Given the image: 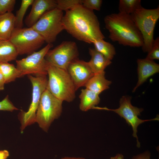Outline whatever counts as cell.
Wrapping results in <instances>:
<instances>
[{
    "label": "cell",
    "mask_w": 159,
    "mask_h": 159,
    "mask_svg": "<svg viewBox=\"0 0 159 159\" xmlns=\"http://www.w3.org/2000/svg\"><path fill=\"white\" fill-rule=\"evenodd\" d=\"M52 46V44H47L39 51L35 52L25 58L16 60V67L19 73L20 77L32 74L47 75V62L45 57Z\"/></svg>",
    "instance_id": "obj_9"
},
{
    "label": "cell",
    "mask_w": 159,
    "mask_h": 159,
    "mask_svg": "<svg viewBox=\"0 0 159 159\" xmlns=\"http://www.w3.org/2000/svg\"><path fill=\"white\" fill-rule=\"evenodd\" d=\"M28 77L32 86V100L27 112L22 111L19 115L21 132L26 126L35 122L37 110L42 95L47 89L48 82L47 75L29 74Z\"/></svg>",
    "instance_id": "obj_8"
},
{
    "label": "cell",
    "mask_w": 159,
    "mask_h": 159,
    "mask_svg": "<svg viewBox=\"0 0 159 159\" xmlns=\"http://www.w3.org/2000/svg\"><path fill=\"white\" fill-rule=\"evenodd\" d=\"M109 159H124V157L121 153H117L115 156L111 157Z\"/></svg>",
    "instance_id": "obj_32"
},
{
    "label": "cell",
    "mask_w": 159,
    "mask_h": 159,
    "mask_svg": "<svg viewBox=\"0 0 159 159\" xmlns=\"http://www.w3.org/2000/svg\"><path fill=\"white\" fill-rule=\"evenodd\" d=\"M48 75L47 89L62 101L71 102L75 98L74 84L67 71L47 62Z\"/></svg>",
    "instance_id": "obj_3"
},
{
    "label": "cell",
    "mask_w": 159,
    "mask_h": 159,
    "mask_svg": "<svg viewBox=\"0 0 159 159\" xmlns=\"http://www.w3.org/2000/svg\"><path fill=\"white\" fill-rule=\"evenodd\" d=\"M78 55L76 43L72 41H65L54 49H50L45 58L48 63L67 70L69 64L78 58Z\"/></svg>",
    "instance_id": "obj_11"
},
{
    "label": "cell",
    "mask_w": 159,
    "mask_h": 159,
    "mask_svg": "<svg viewBox=\"0 0 159 159\" xmlns=\"http://www.w3.org/2000/svg\"><path fill=\"white\" fill-rule=\"evenodd\" d=\"M130 15L142 34L143 42L142 49L148 52L154 41V31L159 19V7L148 9L142 7Z\"/></svg>",
    "instance_id": "obj_4"
},
{
    "label": "cell",
    "mask_w": 159,
    "mask_h": 159,
    "mask_svg": "<svg viewBox=\"0 0 159 159\" xmlns=\"http://www.w3.org/2000/svg\"><path fill=\"white\" fill-rule=\"evenodd\" d=\"M6 84L4 77L0 72V91H2L4 89V86Z\"/></svg>",
    "instance_id": "obj_31"
},
{
    "label": "cell",
    "mask_w": 159,
    "mask_h": 159,
    "mask_svg": "<svg viewBox=\"0 0 159 159\" xmlns=\"http://www.w3.org/2000/svg\"><path fill=\"white\" fill-rule=\"evenodd\" d=\"M95 49L104 55L106 58L111 60L116 54L114 46L104 39H99L93 42Z\"/></svg>",
    "instance_id": "obj_21"
},
{
    "label": "cell",
    "mask_w": 159,
    "mask_h": 159,
    "mask_svg": "<svg viewBox=\"0 0 159 159\" xmlns=\"http://www.w3.org/2000/svg\"><path fill=\"white\" fill-rule=\"evenodd\" d=\"M60 159H86L85 158L82 157H65L62 158Z\"/></svg>",
    "instance_id": "obj_33"
},
{
    "label": "cell",
    "mask_w": 159,
    "mask_h": 159,
    "mask_svg": "<svg viewBox=\"0 0 159 159\" xmlns=\"http://www.w3.org/2000/svg\"><path fill=\"white\" fill-rule=\"evenodd\" d=\"M31 11L24 22L27 27H32L47 11L56 8L55 0H34Z\"/></svg>",
    "instance_id": "obj_13"
},
{
    "label": "cell",
    "mask_w": 159,
    "mask_h": 159,
    "mask_svg": "<svg viewBox=\"0 0 159 159\" xmlns=\"http://www.w3.org/2000/svg\"><path fill=\"white\" fill-rule=\"evenodd\" d=\"M82 0H56L57 7L59 10L65 11L82 5Z\"/></svg>",
    "instance_id": "obj_24"
},
{
    "label": "cell",
    "mask_w": 159,
    "mask_h": 159,
    "mask_svg": "<svg viewBox=\"0 0 159 159\" xmlns=\"http://www.w3.org/2000/svg\"><path fill=\"white\" fill-rule=\"evenodd\" d=\"M102 2V0H82V5L85 8L91 11H100Z\"/></svg>",
    "instance_id": "obj_27"
},
{
    "label": "cell",
    "mask_w": 159,
    "mask_h": 159,
    "mask_svg": "<svg viewBox=\"0 0 159 159\" xmlns=\"http://www.w3.org/2000/svg\"><path fill=\"white\" fill-rule=\"evenodd\" d=\"M34 0H22L19 9L15 15V28H21L23 26V20L29 7L31 6Z\"/></svg>",
    "instance_id": "obj_23"
},
{
    "label": "cell",
    "mask_w": 159,
    "mask_h": 159,
    "mask_svg": "<svg viewBox=\"0 0 159 159\" xmlns=\"http://www.w3.org/2000/svg\"><path fill=\"white\" fill-rule=\"evenodd\" d=\"M0 72L4 76L6 84L20 77L19 73L14 64L9 62H0Z\"/></svg>",
    "instance_id": "obj_20"
},
{
    "label": "cell",
    "mask_w": 159,
    "mask_h": 159,
    "mask_svg": "<svg viewBox=\"0 0 159 159\" xmlns=\"http://www.w3.org/2000/svg\"><path fill=\"white\" fill-rule=\"evenodd\" d=\"M138 80L132 92L144 82L150 76L159 72V65L153 60L146 58L137 60Z\"/></svg>",
    "instance_id": "obj_14"
},
{
    "label": "cell",
    "mask_w": 159,
    "mask_h": 159,
    "mask_svg": "<svg viewBox=\"0 0 159 159\" xmlns=\"http://www.w3.org/2000/svg\"><path fill=\"white\" fill-rule=\"evenodd\" d=\"M67 71L70 76L77 91L79 88L85 86L94 74L87 62L78 58L69 65Z\"/></svg>",
    "instance_id": "obj_12"
},
{
    "label": "cell",
    "mask_w": 159,
    "mask_h": 159,
    "mask_svg": "<svg viewBox=\"0 0 159 159\" xmlns=\"http://www.w3.org/2000/svg\"><path fill=\"white\" fill-rule=\"evenodd\" d=\"M81 91L79 96L80 110L85 112L91 109H94L95 106L100 101L99 95L86 88L82 89Z\"/></svg>",
    "instance_id": "obj_17"
},
{
    "label": "cell",
    "mask_w": 159,
    "mask_h": 159,
    "mask_svg": "<svg viewBox=\"0 0 159 159\" xmlns=\"http://www.w3.org/2000/svg\"><path fill=\"white\" fill-rule=\"evenodd\" d=\"M62 102L47 89L42 93L36 113L35 122L44 131L47 132L52 123L61 116Z\"/></svg>",
    "instance_id": "obj_5"
},
{
    "label": "cell",
    "mask_w": 159,
    "mask_h": 159,
    "mask_svg": "<svg viewBox=\"0 0 159 159\" xmlns=\"http://www.w3.org/2000/svg\"><path fill=\"white\" fill-rule=\"evenodd\" d=\"M151 153L147 150L137 155H134L130 159H150Z\"/></svg>",
    "instance_id": "obj_29"
},
{
    "label": "cell",
    "mask_w": 159,
    "mask_h": 159,
    "mask_svg": "<svg viewBox=\"0 0 159 159\" xmlns=\"http://www.w3.org/2000/svg\"><path fill=\"white\" fill-rule=\"evenodd\" d=\"M104 21L109 38L124 46L142 47V34L130 15L119 12L106 16Z\"/></svg>",
    "instance_id": "obj_2"
},
{
    "label": "cell",
    "mask_w": 159,
    "mask_h": 159,
    "mask_svg": "<svg viewBox=\"0 0 159 159\" xmlns=\"http://www.w3.org/2000/svg\"><path fill=\"white\" fill-rule=\"evenodd\" d=\"M16 3L15 0H0V15L11 12Z\"/></svg>",
    "instance_id": "obj_25"
},
{
    "label": "cell",
    "mask_w": 159,
    "mask_h": 159,
    "mask_svg": "<svg viewBox=\"0 0 159 159\" xmlns=\"http://www.w3.org/2000/svg\"><path fill=\"white\" fill-rule=\"evenodd\" d=\"M9 155V152L7 150H0V159H6Z\"/></svg>",
    "instance_id": "obj_30"
},
{
    "label": "cell",
    "mask_w": 159,
    "mask_h": 159,
    "mask_svg": "<svg viewBox=\"0 0 159 159\" xmlns=\"http://www.w3.org/2000/svg\"><path fill=\"white\" fill-rule=\"evenodd\" d=\"M105 72L95 74L89 80L85 87L99 95L102 92L108 89L111 81L105 78Z\"/></svg>",
    "instance_id": "obj_18"
},
{
    "label": "cell",
    "mask_w": 159,
    "mask_h": 159,
    "mask_svg": "<svg viewBox=\"0 0 159 159\" xmlns=\"http://www.w3.org/2000/svg\"><path fill=\"white\" fill-rule=\"evenodd\" d=\"M18 110L10 100L8 95L0 101V110L12 112Z\"/></svg>",
    "instance_id": "obj_28"
},
{
    "label": "cell",
    "mask_w": 159,
    "mask_h": 159,
    "mask_svg": "<svg viewBox=\"0 0 159 159\" xmlns=\"http://www.w3.org/2000/svg\"><path fill=\"white\" fill-rule=\"evenodd\" d=\"M15 28V15L12 12L0 15V40H9Z\"/></svg>",
    "instance_id": "obj_16"
},
{
    "label": "cell",
    "mask_w": 159,
    "mask_h": 159,
    "mask_svg": "<svg viewBox=\"0 0 159 159\" xmlns=\"http://www.w3.org/2000/svg\"><path fill=\"white\" fill-rule=\"evenodd\" d=\"M18 55L16 48L9 40H0V62L15 60Z\"/></svg>",
    "instance_id": "obj_19"
},
{
    "label": "cell",
    "mask_w": 159,
    "mask_h": 159,
    "mask_svg": "<svg viewBox=\"0 0 159 159\" xmlns=\"http://www.w3.org/2000/svg\"><path fill=\"white\" fill-rule=\"evenodd\" d=\"M140 0H120L119 12L131 15L136 10L142 7Z\"/></svg>",
    "instance_id": "obj_22"
},
{
    "label": "cell",
    "mask_w": 159,
    "mask_h": 159,
    "mask_svg": "<svg viewBox=\"0 0 159 159\" xmlns=\"http://www.w3.org/2000/svg\"><path fill=\"white\" fill-rule=\"evenodd\" d=\"M89 52L91 58L90 61L87 62L94 74L105 72V69L111 63V60L106 58L95 48H89Z\"/></svg>",
    "instance_id": "obj_15"
},
{
    "label": "cell",
    "mask_w": 159,
    "mask_h": 159,
    "mask_svg": "<svg viewBox=\"0 0 159 159\" xmlns=\"http://www.w3.org/2000/svg\"><path fill=\"white\" fill-rule=\"evenodd\" d=\"M62 22L64 30L79 40L93 44L96 40L105 38L93 11L82 5L66 11Z\"/></svg>",
    "instance_id": "obj_1"
},
{
    "label": "cell",
    "mask_w": 159,
    "mask_h": 159,
    "mask_svg": "<svg viewBox=\"0 0 159 159\" xmlns=\"http://www.w3.org/2000/svg\"><path fill=\"white\" fill-rule=\"evenodd\" d=\"M63 11L57 8L45 12L32 27L44 39L47 44H52L58 35L64 30Z\"/></svg>",
    "instance_id": "obj_6"
},
{
    "label": "cell",
    "mask_w": 159,
    "mask_h": 159,
    "mask_svg": "<svg viewBox=\"0 0 159 159\" xmlns=\"http://www.w3.org/2000/svg\"><path fill=\"white\" fill-rule=\"evenodd\" d=\"M146 58L151 60L159 59V37L154 39L152 47L148 52Z\"/></svg>",
    "instance_id": "obj_26"
},
{
    "label": "cell",
    "mask_w": 159,
    "mask_h": 159,
    "mask_svg": "<svg viewBox=\"0 0 159 159\" xmlns=\"http://www.w3.org/2000/svg\"><path fill=\"white\" fill-rule=\"evenodd\" d=\"M9 40L19 55H29L40 48L45 42L43 38L32 27L15 28Z\"/></svg>",
    "instance_id": "obj_7"
},
{
    "label": "cell",
    "mask_w": 159,
    "mask_h": 159,
    "mask_svg": "<svg viewBox=\"0 0 159 159\" xmlns=\"http://www.w3.org/2000/svg\"><path fill=\"white\" fill-rule=\"evenodd\" d=\"M131 98L130 97L124 96L120 99V106L118 108L112 109L106 107H97V109L112 111L124 119L127 123L131 126L133 130L132 136L136 138L137 146L139 148L140 147V143L137 135L138 126L145 122L159 120V117L149 120L140 119L138 116L140 115V113L143 111V109L133 106L131 104Z\"/></svg>",
    "instance_id": "obj_10"
}]
</instances>
